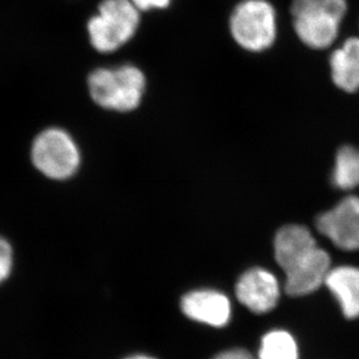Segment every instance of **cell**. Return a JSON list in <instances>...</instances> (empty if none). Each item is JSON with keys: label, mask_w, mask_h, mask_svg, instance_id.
I'll list each match as a JSON object with an SVG mask.
<instances>
[{"label": "cell", "mask_w": 359, "mask_h": 359, "mask_svg": "<svg viewBox=\"0 0 359 359\" xmlns=\"http://www.w3.org/2000/svg\"><path fill=\"white\" fill-rule=\"evenodd\" d=\"M140 12L166 10L172 5L173 0H131Z\"/></svg>", "instance_id": "2e32d148"}, {"label": "cell", "mask_w": 359, "mask_h": 359, "mask_svg": "<svg viewBox=\"0 0 359 359\" xmlns=\"http://www.w3.org/2000/svg\"><path fill=\"white\" fill-rule=\"evenodd\" d=\"M325 285L339 301L346 318H359V267L350 265L332 267Z\"/></svg>", "instance_id": "30bf717a"}, {"label": "cell", "mask_w": 359, "mask_h": 359, "mask_svg": "<svg viewBox=\"0 0 359 359\" xmlns=\"http://www.w3.org/2000/svg\"><path fill=\"white\" fill-rule=\"evenodd\" d=\"M125 359H156L152 356H147V355H133V356L128 357Z\"/></svg>", "instance_id": "ac0fdd59"}, {"label": "cell", "mask_w": 359, "mask_h": 359, "mask_svg": "<svg viewBox=\"0 0 359 359\" xmlns=\"http://www.w3.org/2000/svg\"><path fill=\"white\" fill-rule=\"evenodd\" d=\"M229 31L241 48L265 52L278 34L276 8L269 0H241L229 18Z\"/></svg>", "instance_id": "277c9868"}, {"label": "cell", "mask_w": 359, "mask_h": 359, "mask_svg": "<svg viewBox=\"0 0 359 359\" xmlns=\"http://www.w3.org/2000/svg\"><path fill=\"white\" fill-rule=\"evenodd\" d=\"M32 160L46 177L65 180L76 173L81 159L76 144L67 132L48 128L35 139Z\"/></svg>", "instance_id": "5b68a950"}, {"label": "cell", "mask_w": 359, "mask_h": 359, "mask_svg": "<svg viewBox=\"0 0 359 359\" xmlns=\"http://www.w3.org/2000/svg\"><path fill=\"white\" fill-rule=\"evenodd\" d=\"M88 87L100 107L128 112L135 110L142 102L146 79L142 70L132 65L98 68L90 74Z\"/></svg>", "instance_id": "3957f363"}, {"label": "cell", "mask_w": 359, "mask_h": 359, "mask_svg": "<svg viewBox=\"0 0 359 359\" xmlns=\"http://www.w3.org/2000/svg\"><path fill=\"white\" fill-rule=\"evenodd\" d=\"M332 183L337 189L346 191L359 187V149L346 145L337 151L332 167Z\"/></svg>", "instance_id": "4fadbf2b"}, {"label": "cell", "mask_w": 359, "mask_h": 359, "mask_svg": "<svg viewBox=\"0 0 359 359\" xmlns=\"http://www.w3.org/2000/svg\"><path fill=\"white\" fill-rule=\"evenodd\" d=\"M236 294L248 309L264 314L276 308L280 299V283L267 269H251L239 278Z\"/></svg>", "instance_id": "ba28073f"}, {"label": "cell", "mask_w": 359, "mask_h": 359, "mask_svg": "<svg viewBox=\"0 0 359 359\" xmlns=\"http://www.w3.org/2000/svg\"><path fill=\"white\" fill-rule=\"evenodd\" d=\"M348 12L346 0H292L294 31L304 45L325 49L336 41Z\"/></svg>", "instance_id": "6da1fadb"}, {"label": "cell", "mask_w": 359, "mask_h": 359, "mask_svg": "<svg viewBox=\"0 0 359 359\" xmlns=\"http://www.w3.org/2000/svg\"><path fill=\"white\" fill-rule=\"evenodd\" d=\"M142 12L131 0H102L87 24L88 36L97 52H117L135 38Z\"/></svg>", "instance_id": "7a4b0ae2"}, {"label": "cell", "mask_w": 359, "mask_h": 359, "mask_svg": "<svg viewBox=\"0 0 359 359\" xmlns=\"http://www.w3.org/2000/svg\"><path fill=\"white\" fill-rule=\"evenodd\" d=\"M212 359H255V357L246 350L232 349L218 353Z\"/></svg>", "instance_id": "e0dca14e"}, {"label": "cell", "mask_w": 359, "mask_h": 359, "mask_svg": "<svg viewBox=\"0 0 359 359\" xmlns=\"http://www.w3.org/2000/svg\"><path fill=\"white\" fill-rule=\"evenodd\" d=\"M12 264H13V256H12L10 244L3 238H0V283H3L10 276Z\"/></svg>", "instance_id": "9a60e30c"}, {"label": "cell", "mask_w": 359, "mask_h": 359, "mask_svg": "<svg viewBox=\"0 0 359 359\" xmlns=\"http://www.w3.org/2000/svg\"><path fill=\"white\" fill-rule=\"evenodd\" d=\"M332 82L346 93L359 91V38L346 39L330 56Z\"/></svg>", "instance_id": "8fae6325"}, {"label": "cell", "mask_w": 359, "mask_h": 359, "mask_svg": "<svg viewBox=\"0 0 359 359\" xmlns=\"http://www.w3.org/2000/svg\"><path fill=\"white\" fill-rule=\"evenodd\" d=\"M316 229L337 249L359 251V196L350 195L316 218Z\"/></svg>", "instance_id": "8992f818"}, {"label": "cell", "mask_w": 359, "mask_h": 359, "mask_svg": "<svg viewBox=\"0 0 359 359\" xmlns=\"http://www.w3.org/2000/svg\"><path fill=\"white\" fill-rule=\"evenodd\" d=\"M181 309L187 318L214 328H223L231 318V304L225 294L212 290H197L186 294Z\"/></svg>", "instance_id": "9c48e42d"}, {"label": "cell", "mask_w": 359, "mask_h": 359, "mask_svg": "<svg viewBox=\"0 0 359 359\" xmlns=\"http://www.w3.org/2000/svg\"><path fill=\"white\" fill-rule=\"evenodd\" d=\"M318 246L316 239L304 225H286L276 232L274 255L278 265L285 269L299 257Z\"/></svg>", "instance_id": "7c38bea8"}, {"label": "cell", "mask_w": 359, "mask_h": 359, "mask_svg": "<svg viewBox=\"0 0 359 359\" xmlns=\"http://www.w3.org/2000/svg\"><path fill=\"white\" fill-rule=\"evenodd\" d=\"M258 359H299L297 344L285 330H272L260 342Z\"/></svg>", "instance_id": "5bb4252c"}, {"label": "cell", "mask_w": 359, "mask_h": 359, "mask_svg": "<svg viewBox=\"0 0 359 359\" xmlns=\"http://www.w3.org/2000/svg\"><path fill=\"white\" fill-rule=\"evenodd\" d=\"M332 269L329 253L320 246L304 253L283 269L286 274L285 290L290 297H304L314 293L322 285Z\"/></svg>", "instance_id": "52a82bcc"}]
</instances>
